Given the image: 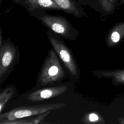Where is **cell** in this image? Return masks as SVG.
<instances>
[{"label": "cell", "mask_w": 124, "mask_h": 124, "mask_svg": "<svg viewBox=\"0 0 124 124\" xmlns=\"http://www.w3.org/2000/svg\"><path fill=\"white\" fill-rule=\"evenodd\" d=\"M29 13L31 16L36 17L48 31L62 38L74 41L77 40L79 35V31L64 16L59 15L48 14L45 10H33Z\"/></svg>", "instance_id": "6da1fadb"}, {"label": "cell", "mask_w": 124, "mask_h": 124, "mask_svg": "<svg viewBox=\"0 0 124 124\" xmlns=\"http://www.w3.org/2000/svg\"><path fill=\"white\" fill-rule=\"evenodd\" d=\"M67 74L60 59L51 48L41 66L34 88L59 83L66 78Z\"/></svg>", "instance_id": "7a4b0ae2"}, {"label": "cell", "mask_w": 124, "mask_h": 124, "mask_svg": "<svg viewBox=\"0 0 124 124\" xmlns=\"http://www.w3.org/2000/svg\"><path fill=\"white\" fill-rule=\"evenodd\" d=\"M49 43L64 66L69 78L76 81L80 78V70L72 50L60 35L48 31L46 32Z\"/></svg>", "instance_id": "3957f363"}, {"label": "cell", "mask_w": 124, "mask_h": 124, "mask_svg": "<svg viewBox=\"0 0 124 124\" xmlns=\"http://www.w3.org/2000/svg\"><path fill=\"white\" fill-rule=\"evenodd\" d=\"M20 51L9 38L0 43V84L12 74L20 61Z\"/></svg>", "instance_id": "277c9868"}, {"label": "cell", "mask_w": 124, "mask_h": 124, "mask_svg": "<svg viewBox=\"0 0 124 124\" xmlns=\"http://www.w3.org/2000/svg\"><path fill=\"white\" fill-rule=\"evenodd\" d=\"M65 106L64 103H55L40 105L22 106L0 114V122L13 121L24 117L40 115L49 111L57 110Z\"/></svg>", "instance_id": "5b68a950"}, {"label": "cell", "mask_w": 124, "mask_h": 124, "mask_svg": "<svg viewBox=\"0 0 124 124\" xmlns=\"http://www.w3.org/2000/svg\"><path fill=\"white\" fill-rule=\"evenodd\" d=\"M70 88L67 83H57L40 88H34L20 97L31 102H37L55 98L65 93Z\"/></svg>", "instance_id": "8992f818"}, {"label": "cell", "mask_w": 124, "mask_h": 124, "mask_svg": "<svg viewBox=\"0 0 124 124\" xmlns=\"http://www.w3.org/2000/svg\"><path fill=\"white\" fill-rule=\"evenodd\" d=\"M119 0H78L80 5L89 6L95 12L102 14L112 13L118 5Z\"/></svg>", "instance_id": "52a82bcc"}, {"label": "cell", "mask_w": 124, "mask_h": 124, "mask_svg": "<svg viewBox=\"0 0 124 124\" xmlns=\"http://www.w3.org/2000/svg\"><path fill=\"white\" fill-rule=\"evenodd\" d=\"M13 1L23 6L29 13L35 10H61L52 0H13Z\"/></svg>", "instance_id": "ba28073f"}, {"label": "cell", "mask_w": 124, "mask_h": 124, "mask_svg": "<svg viewBox=\"0 0 124 124\" xmlns=\"http://www.w3.org/2000/svg\"><path fill=\"white\" fill-rule=\"evenodd\" d=\"M64 12L72 15L76 18L87 17L83 8L78 2V0H52Z\"/></svg>", "instance_id": "9c48e42d"}, {"label": "cell", "mask_w": 124, "mask_h": 124, "mask_svg": "<svg viewBox=\"0 0 124 124\" xmlns=\"http://www.w3.org/2000/svg\"><path fill=\"white\" fill-rule=\"evenodd\" d=\"M51 111H49L43 114L34 116L24 117L16 119L13 121L0 122V124H40L46 123L44 122L46 118L50 113Z\"/></svg>", "instance_id": "30bf717a"}, {"label": "cell", "mask_w": 124, "mask_h": 124, "mask_svg": "<svg viewBox=\"0 0 124 124\" xmlns=\"http://www.w3.org/2000/svg\"><path fill=\"white\" fill-rule=\"evenodd\" d=\"M17 93V89L16 85L11 84L8 85L0 93V112L5 108L7 103L15 96Z\"/></svg>", "instance_id": "8fae6325"}, {"label": "cell", "mask_w": 124, "mask_h": 124, "mask_svg": "<svg viewBox=\"0 0 124 124\" xmlns=\"http://www.w3.org/2000/svg\"><path fill=\"white\" fill-rule=\"evenodd\" d=\"M100 117L95 112H88L81 118V121L84 124H96L99 122Z\"/></svg>", "instance_id": "7c38bea8"}, {"label": "cell", "mask_w": 124, "mask_h": 124, "mask_svg": "<svg viewBox=\"0 0 124 124\" xmlns=\"http://www.w3.org/2000/svg\"><path fill=\"white\" fill-rule=\"evenodd\" d=\"M120 39V35L117 31H114L111 35V40L114 43H117Z\"/></svg>", "instance_id": "4fadbf2b"}, {"label": "cell", "mask_w": 124, "mask_h": 124, "mask_svg": "<svg viewBox=\"0 0 124 124\" xmlns=\"http://www.w3.org/2000/svg\"><path fill=\"white\" fill-rule=\"evenodd\" d=\"M122 5H124V0H119L117 6H121Z\"/></svg>", "instance_id": "5bb4252c"}, {"label": "cell", "mask_w": 124, "mask_h": 124, "mask_svg": "<svg viewBox=\"0 0 124 124\" xmlns=\"http://www.w3.org/2000/svg\"><path fill=\"white\" fill-rule=\"evenodd\" d=\"M4 0H0V4H1V3L2 2V1H3Z\"/></svg>", "instance_id": "9a60e30c"}, {"label": "cell", "mask_w": 124, "mask_h": 124, "mask_svg": "<svg viewBox=\"0 0 124 124\" xmlns=\"http://www.w3.org/2000/svg\"></svg>", "instance_id": "2e32d148"}]
</instances>
